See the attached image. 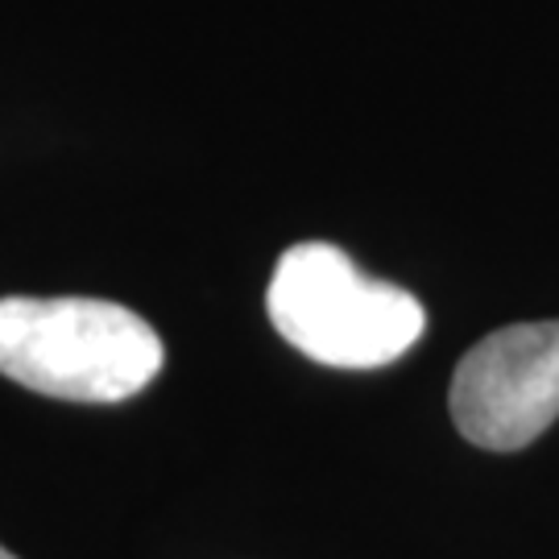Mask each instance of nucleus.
<instances>
[{"instance_id":"obj_2","label":"nucleus","mask_w":559,"mask_h":559,"mask_svg":"<svg viewBox=\"0 0 559 559\" xmlns=\"http://www.w3.org/2000/svg\"><path fill=\"white\" fill-rule=\"evenodd\" d=\"M265 307L286 344L332 369H381L406 357L427 328L411 290L369 278L328 240H302L282 253Z\"/></svg>"},{"instance_id":"obj_1","label":"nucleus","mask_w":559,"mask_h":559,"mask_svg":"<svg viewBox=\"0 0 559 559\" xmlns=\"http://www.w3.org/2000/svg\"><path fill=\"white\" fill-rule=\"evenodd\" d=\"M162 336L108 299H0V373L62 402H124L162 373Z\"/></svg>"},{"instance_id":"obj_4","label":"nucleus","mask_w":559,"mask_h":559,"mask_svg":"<svg viewBox=\"0 0 559 559\" xmlns=\"http://www.w3.org/2000/svg\"><path fill=\"white\" fill-rule=\"evenodd\" d=\"M0 559H17V556H9V551H4V547H0Z\"/></svg>"},{"instance_id":"obj_3","label":"nucleus","mask_w":559,"mask_h":559,"mask_svg":"<svg viewBox=\"0 0 559 559\" xmlns=\"http://www.w3.org/2000/svg\"><path fill=\"white\" fill-rule=\"evenodd\" d=\"M452 423L468 443L519 452L559 419V320L477 340L452 378Z\"/></svg>"}]
</instances>
